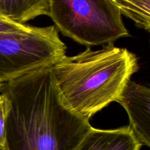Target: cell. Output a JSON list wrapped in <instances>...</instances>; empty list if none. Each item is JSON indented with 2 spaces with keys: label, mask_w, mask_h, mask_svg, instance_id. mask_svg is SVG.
I'll return each instance as SVG.
<instances>
[{
  "label": "cell",
  "mask_w": 150,
  "mask_h": 150,
  "mask_svg": "<svg viewBox=\"0 0 150 150\" xmlns=\"http://www.w3.org/2000/svg\"><path fill=\"white\" fill-rule=\"evenodd\" d=\"M1 92L11 103L6 123L8 150H77L92 128L64 105L51 67L4 83Z\"/></svg>",
  "instance_id": "6da1fadb"
},
{
  "label": "cell",
  "mask_w": 150,
  "mask_h": 150,
  "mask_svg": "<svg viewBox=\"0 0 150 150\" xmlns=\"http://www.w3.org/2000/svg\"><path fill=\"white\" fill-rule=\"evenodd\" d=\"M138 70L136 56L114 43L95 51L88 47L73 57L64 55L51 67L64 105L88 121L111 103L117 102Z\"/></svg>",
  "instance_id": "7a4b0ae2"
},
{
  "label": "cell",
  "mask_w": 150,
  "mask_h": 150,
  "mask_svg": "<svg viewBox=\"0 0 150 150\" xmlns=\"http://www.w3.org/2000/svg\"><path fill=\"white\" fill-rule=\"evenodd\" d=\"M48 16L64 36L88 47L129 35L120 10L109 0H48Z\"/></svg>",
  "instance_id": "3957f363"
},
{
  "label": "cell",
  "mask_w": 150,
  "mask_h": 150,
  "mask_svg": "<svg viewBox=\"0 0 150 150\" xmlns=\"http://www.w3.org/2000/svg\"><path fill=\"white\" fill-rule=\"evenodd\" d=\"M65 53L66 45L55 26L0 33V82L51 67Z\"/></svg>",
  "instance_id": "277c9868"
},
{
  "label": "cell",
  "mask_w": 150,
  "mask_h": 150,
  "mask_svg": "<svg viewBox=\"0 0 150 150\" xmlns=\"http://www.w3.org/2000/svg\"><path fill=\"white\" fill-rule=\"evenodd\" d=\"M127 111L130 128L141 144L150 146V89L130 80L117 101Z\"/></svg>",
  "instance_id": "5b68a950"
},
{
  "label": "cell",
  "mask_w": 150,
  "mask_h": 150,
  "mask_svg": "<svg viewBox=\"0 0 150 150\" xmlns=\"http://www.w3.org/2000/svg\"><path fill=\"white\" fill-rule=\"evenodd\" d=\"M142 146L129 125L114 130L92 127L77 150H141Z\"/></svg>",
  "instance_id": "8992f818"
},
{
  "label": "cell",
  "mask_w": 150,
  "mask_h": 150,
  "mask_svg": "<svg viewBox=\"0 0 150 150\" xmlns=\"http://www.w3.org/2000/svg\"><path fill=\"white\" fill-rule=\"evenodd\" d=\"M0 14L26 23L38 16H48V0H0Z\"/></svg>",
  "instance_id": "52a82bcc"
},
{
  "label": "cell",
  "mask_w": 150,
  "mask_h": 150,
  "mask_svg": "<svg viewBox=\"0 0 150 150\" xmlns=\"http://www.w3.org/2000/svg\"><path fill=\"white\" fill-rule=\"evenodd\" d=\"M120 13L134 21L138 27L149 32L150 0H109Z\"/></svg>",
  "instance_id": "ba28073f"
},
{
  "label": "cell",
  "mask_w": 150,
  "mask_h": 150,
  "mask_svg": "<svg viewBox=\"0 0 150 150\" xmlns=\"http://www.w3.org/2000/svg\"><path fill=\"white\" fill-rule=\"evenodd\" d=\"M0 147L7 146L6 123L10 114L11 103L4 92H0Z\"/></svg>",
  "instance_id": "9c48e42d"
},
{
  "label": "cell",
  "mask_w": 150,
  "mask_h": 150,
  "mask_svg": "<svg viewBox=\"0 0 150 150\" xmlns=\"http://www.w3.org/2000/svg\"><path fill=\"white\" fill-rule=\"evenodd\" d=\"M32 26L27 23H20L0 14V33L17 32L26 30Z\"/></svg>",
  "instance_id": "30bf717a"
},
{
  "label": "cell",
  "mask_w": 150,
  "mask_h": 150,
  "mask_svg": "<svg viewBox=\"0 0 150 150\" xmlns=\"http://www.w3.org/2000/svg\"><path fill=\"white\" fill-rule=\"evenodd\" d=\"M3 85H4V83H1V82H0V92H1V90L2 89Z\"/></svg>",
  "instance_id": "8fae6325"
},
{
  "label": "cell",
  "mask_w": 150,
  "mask_h": 150,
  "mask_svg": "<svg viewBox=\"0 0 150 150\" xmlns=\"http://www.w3.org/2000/svg\"><path fill=\"white\" fill-rule=\"evenodd\" d=\"M0 150H8V149L7 146H5V147H0Z\"/></svg>",
  "instance_id": "7c38bea8"
}]
</instances>
